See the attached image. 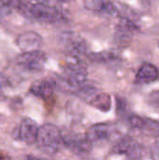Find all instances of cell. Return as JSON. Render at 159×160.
Segmentation results:
<instances>
[{
    "mask_svg": "<svg viewBox=\"0 0 159 160\" xmlns=\"http://www.w3.org/2000/svg\"><path fill=\"white\" fill-rule=\"evenodd\" d=\"M25 160H45L43 159V158H37V157H35V156H26V158H25Z\"/></svg>",
    "mask_w": 159,
    "mask_h": 160,
    "instance_id": "21",
    "label": "cell"
},
{
    "mask_svg": "<svg viewBox=\"0 0 159 160\" xmlns=\"http://www.w3.org/2000/svg\"><path fill=\"white\" fill-rule=\"evenodd\" d=\"M85 8L98 15L111 17L117 13V8L112 2L102 0H89L84 2Z\"/></svg>",
    "mask_w": 159,
    "mask_h": 160,
    "instance_id": "12",
    "label": "cell"
},
{
    "mask_svg": "<svg viewBox=\"0 0 159 160\" xmlns=\"http://www.w3.org/2000/svg\"><path fill=\"white\" fill-rule=\"evenodd\" d=\"M36 142L48 155H55L64 145L62 132L52 124H45L38 128Z\"/></svg>",
    "mask_w": 159,
    "mask_h": 160,
    "instance_id": "1",
    "label": "cell"
},
{
    "mask_svg": "<svg viewBox=\"0 0 159 160\" xmlns=\"http://www.w3.org/2000/svg\"><path fill=\"white\" fill-rule=\"evenodd\" d=\"M54 90H55V82L46 79L35 82L30 87V92L34 96L44 100H49L50 98H52Z\"/></svg>",
    "mask_w": 159,
    "mask_h": 160,
    "instance_id": "13",
    "label": "cell"
},
{
    "mask_svg": "<svg viewBox=\"0 0 159 160\" xmlns=\"http://www.w3.org/2000/svg\"><path fill=\"white\" fill-rule=\"evenodd\" d=\"M137 31H139V27L132 20L127 17H122L116 26L115 40L117 44L127 46L130 42L132 35Z\"/></svg>",
    "mask_w": 159,
    "mask_h": 160,
    "instance_id": "7",
    "label": "cell"
},
{
    "mask_svg": "<svg viewBox=\"0 0 159 160\" xmlns=\"http://www.w3.org/2000/svg\"><path fill=\"white\" fill-rule=\"evenodd\" d=\"M91 58L93 61L98 62V63H112L119 59L115 53H113L112 52H108V51L93 53L91 55Z\"/></svg>",
    "mask_w": 159,
    "mask_h": 160,
    "instance_id": "16",
    "label": "cell"
},
{
    "mask_svg": "<svg viewBox=\"0 0 159 160\" xmlns=\"http://www.w3.org/2000/svg\"><path fill=\"white\" fill-rule=\"evenodd\" d=\"M8 84V80L2 74H0V88Z\"/></svg>",
    "mask_w": 159,
    "mask_h": 160,
    "instance_id": "20",
    "label": "cell"
},
{
    "mask_svg": "<svg viewBox=\"0 0 159 160\" xmlns=\"http://www.w3.org/2000/svg\"><path fill=\"white\" fill-rule=\"evenodd\" d=\"M38 128L39 127L33 119L25 117L22 119L19 125L14 128L12 137L16 141L32 144L36 142Z\"/></svg>",
    "mask_w": 159,
    "mask_h": 160,
    "instance_id": "5",
    "label": "cell"
},
{
    "mask_svg": "<svg viewBox=\"0 0 159 160\" xmlns=\"http://www.w3.org/2000/svg\"><path fill=\"white\" fill-rule=\"evenodd\" d=\"M127 121L129 123V125L134 128H138V129H142L144 128V124H145V119L138 116V115H129L127 118Z\"/></svg>",
    "mask_w": 159,
    "mask_h": 160,
    "instance_id": "17",
    "label": "cell"
},
{
    "mask_svg": "<svg viewBox=\"0 0 159 160\" xmlns=\"http://www.w3.org/2000/svg\"><path fill=\"white\" fill-rule=\"evenodd\" d=\"M159 76V70L157 66L151 63H143L138 69L135 76V82L146 84L155 82Z\"/></svg>",
    "mask_w": 159,
    "mask_h": 160,
    "instance_id": "14",
    "label": "cell"
},
{
    "mask_svg": "<svg viewBox=\"0 0 159 160\" xmlns=\"http://www.w3.org/2000/svg\"><path fill=\"white\" fill-rule=\"evenodd\" d=\"M0 160H10V158L7 156H4L2 154H0Z\"/></svg>",
    "mask_w": 159,
    "mask_h": 160,
    "instance_id": "22",
    "label": "cell"
},
{
    "mask_svg": "<svg viewBox=\"0 0 159 160\" xmlns=\"http://www.w3.org/2000/svg\"><path fill=\"white\" fill-rule=\"evenodd\" d=\"M63 10L52 2L31 3L29 18L44 22H54L63 19Z\"/></svg>",
    "mask_w": 159,
    "mask_h": 160,
    "instance_id": "2",
    "label": "cell"
},
{
    "mask_svg": "<svg viewBox=\"0 0 159 160\" xmlns=\"http://www.w3.org/2000/svg\"><path fill=\"white\" fill-rule=\"evenodd\" d=\"M112 132V130L110 125L100 123L90 127L85 133V137L88 140V142L92 144L95 142H103L110 139Z\"/></svg>",
    "mask_w": 159,
    "mask_h": 160,
    "instance_id": "11",
    "label": "cell"
},
{
    "mask_svg": "<svg viewBox=\"0 0 159 160\" xmlns=\"http://www.w3.org/2000/svg\"><path fill=\"white\" fill-rule=\"evenodd\" d=\"M16 44L22 52H33L39 51L42 44V38L37 32L27 31L18 36Z\"/></svg>",
    "mask_w": 159,
    "mask_h": 160,
    "instance_id": "9",
    "label": "cell"
},
{
    "mask_svg": "<svg viewBox=\"0 0 159 160\" xmlns=\"http://www.w3.org/2000/svg\"><path fill=\"white\" fill-rule=\"evenodd\" d=\"M112 152L118 155H127L131 159H139L142 156L141 146L129 137L117 141L112 147Z\"/></svg>",
    "mask_w": 159,
    "mask_h": 160,
    "instance_id": "10",
    "label": "cell"
},
{
    "mask_svg": "<svg viewBox=\"0 0 159 160\" xmlns=\"http://www.w3.org/2000/svg\"><path fill=\"white\" fill-rule=\"evenodd\" d=\"M62 137L64 145L68 147L71 151H73L76 154L84 155L90 152L92 148V144L88 142L85 135L75 133H62Z\"/></svg>",
    "mask_w": 159,
    "mask_h": 160,
    "instance_id": "8",
    "label": "cell"
},
{
    "mask_svg": "<svg viewBox=\"0 0 159 160\" xmlns=\"http://www.w3.org/2000/svg\"><path fill=\"white\" fill-rule=\"evenodd\" d=\"M87 78V70L86 68L82 64L80 59H74L69 62L63 72V81L68 85L69 88L79 89L85 83Z\"/></svg>",
    "mask_w": 159,
    "mask_h": 160,
    "instance_id": "4",
    "label": "cell"
},
{
    "mask_svg": "<svg viewBox=\"0 0 159 160\" xmlns=\"http://www.w3.org/2000/svg\"><path fill=\"white\" fill-rule=\"evenodd\" d=\"M89 104L99 111L107 112L108 111H110L111 105H112L111 97L107 93L98 91L97 94L93 98V99L90 101Z\"/></svg>",
    "mask_w": 159,
    "mask_h": 160,
    "instance_id": "15",
    "label": "cell"
},
{
    "mask_svg": "<svg viewBox=\"0 0 159 160\" xmlns=\"http://www.w3.org/2000/svg\"><path fill=\"white\" fill-rule=\"evenodd\" d=\"M149 102L150 104H152V106L159 108V90L153 92L150 97H149Z\"/></svg>",
    "mask_w": 159,
    "mask_h": 160,
    "instance_id": "18",
    "label": "cell"
},
{
    "mask_svg": "<svg viewBox=\"0 0 159 160\" xmlns=\"http://www.w3.org/2000/svg\"><path fill=\"white\" fill-rule=\"evenodd\" d=\"M153 160H159V142H157L151 150Z\"/></svg>",
    "mask_w": 159,
    "mask_h": 160,
    "instance_id": "19",
    "label": "cell"
},
{
    "mask_svg": "<svg viewBox=\"0 0 159 160\" xmlns=\"http://www.w3.org/2000/svg\"><path fill=\"white\" fill-rule=\"evenodd\" d=\"M158 47H159V40H158Z\"/></svg>",
    "mask_w": 159,
    "mask_h": 160,
    "instance_id": "23",
    "label": "cell"
},
{
    "mask_svg": "<svg viewBox=\"0 0 159 160\" xmlns=\"http://www.w3.org/2000/svg\"><path fill=\"white\" fill-rule=\"evenodd\" d=\"M61 48L74 59H79L80 56L87 52L86 41L76 32L66 31L59 38Z\"/></svg>",
    "mask_w": 159,
    "mask_h": 160,
    "instance_id": "3",
    "label": "cell"
},
{
    "mask_svg": "<svg viewBox=\"0 0 159 160\" xmlns=\"http://www.w3.org/2000/svg\"><path fill=\"white\" fill-rule=\"evenodd\" d=\"M17 64L22 68L29 71H40L45 63L47 56L43 52L37 51L33 52H22L16 59Z\"/></svg>",
    "mask_w": 159,
    "mask_h": 160,
    "instance_id": "6",
    "label": "cell"
}]
</instances>
